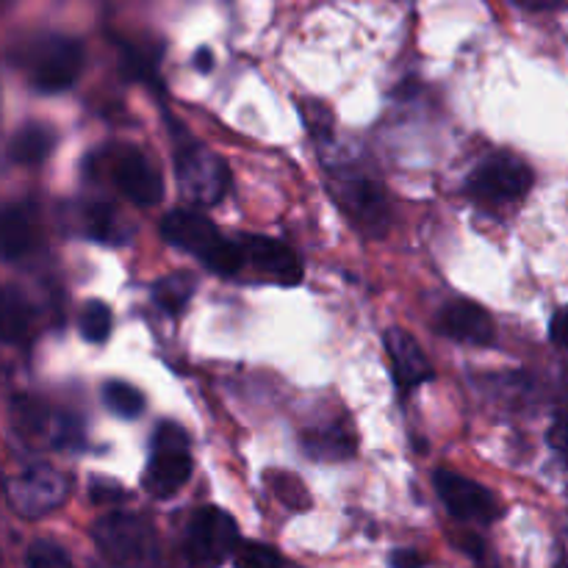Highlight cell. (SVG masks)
Wrapping results in <instances>:
<instances>
[{"instance_id":"obj_6","label":"cell","mask_w":568,"mask_h":568,"mask_svg":"<svg viewBox=\"0 0 568 568\" xmlns=\"http://www.w3.org/2000/svg\"><path fill=\"white\" fill-rule=\"evenodd\" d=\"M175 175L183 197L194 205H216L227 189V170L220 155L203 144H186L175 153Z\"/></svg>"},{"instance_id":"obj_13","label":"cell","mask_w":568,"mask_h":568,"mask_svg":"<svg viewBox=\"0 0 568 568\" xmlns=\"http://www.w3.org/2000/svg\"><path fill=\"white\" fill-rule=\"evenodd\" d=\"M386 349L392 355V366H394V381H397L399 388H416L422 383L433 381L436 372H433V364L427 361L425 349L422 344L416 342L410 333L394 331L386 333Z\"/></svg>"},{"instance_id":"obj_3","label":"cell","mask_w":568,"mask_h":568,"mask_svg":"<svg viewBox=\"0 0 568 568\" xmlns=\"http://www.w3.org/2000/svg\"><path fill=\"white\" fill-rule=\"evenodd\" d=\"M189 477H192V453H189L186 430L175 422H164L153 436L144 488L153 497L166 499L181 491Z\"/></svg>"},{"instance_id":"obj_15","label":"cell","mask_w":568,"mask_h":568,"mask_svg":"<svg viewBox=\"0 0 568 568\" xmlns=\"http://www.w3.org/2000/svg\"><path fill=\"white\" fill-rule=\"evenodd\" d=\"M33 247V222L22 205L0 209V255L6 261H17Z\"/></svg>"},{"instance_id":"obj_1","label":"cell","mask_w":568,"mask_h":568,"mask_svg":"<svg viewBox=\"0 0 568 568\" xmlns=\"http://www.w3.org/2000/svg\"><path fill=\"white\" fill-rule=\"evenodd\" d=\"M161 236L172 247L183 250L189 255H197L209 270L216 275H236L244 264V253L239 244L220 236L214 222L192 209H175L161 222Z\"/></svg>"},{"instance_id":"obj_14","label":"cell","mask_w":568,"mask_h":568,"mask_svg":"<svg viewBox=\"0 0 568 568\" xmlns=\"http://www.w3.org/2000/svg\"><path fill=\"white\" fill-rule=\"evenodd\" d=\"M344 209L355 216L358 222H364L372 233H383L388 225V205L386 194L377 183L372 181H344L342 192H338Z\"/></svg>"},{"instance_id":"obj_5","label":"cell","mask_w":568,"mask_h":568,"mask_svg":"<svg viewBox=\"0 0 568 568\" xmlns=\"http://www.w3.org/2000/svg\"><path fill=\"white\" fill-rule=\"evenodd\" d=\"M83 64V48L70 37H44L28 55L31 83L42 94L67 92L75 83Z\"/></svg>"},{"instance_id":"obj_27","label":"cell","mask_w":568,"mask_h":568,"mask_svg":"<svg viewBox=\"0 0 568 568\" xmlns=\"http://www.w3.org/2000/svg\"><path fill=\"white\" fill-rule=\"evenodd\" d=\"M392 568H425V558L416 549H399L392 555Z\"/></svg>"},{"instance_id":"obj_9","label":"cell","mask_w":568,"mask_h":568,"mask_svg":"<svg viewBox=\"0 0 568 568\" xmlns=\"http://www.w3.org/2000/svg\"><path fill=\"white\" fill-rule=\"evenodd\" d=\"M9 499L17 514L26 519H39L64 505L67 480L50 466H31L14 477L9 486Z\"/></svg>"},{"instance_id":"obj_22","label":"cell","mask_w":568,"mask_h":568,"mask_svg":"<svg viewBox=\"0 0 568 568\" xmlns=\"http://www.w3.org/2000/svg\"><path fill=\"white\" fill-rule=\"evenodd\" d=\"M233 560H236L239 568H283L286 560L275 552L266 544H253L244 541L233 549Z\"/></svg>"},{"instance_id":"obj_25","label":"cell","mask_w":568,"mask_h":568,"mask_svg":"<svg viewBox=\"0 0 568 568\" xmlns=\"http://www.w3.org/2000/svg\"><path fill=\"white\" fill-rule=\"evenodd\" d=\"M28 568H72L70 558L53 541H37L28 552Z\"/></svg>"},{"instance_id":"obj_30","label":"cell","mask_w":568,"mask_h":568,"mask_svg":"<svg viewBox=\"0 0 568 568\" xmlns=\"http://www.w3.org/2000/svg\"><path fill=\"white\" fill-rule=\"evenodd\" d=\"M194 67H197L200 72H209L211 67H214V55H211L209 48H200L197 53H194Z\"/></svg>"},{"instance_id":"obj_12","label":"cell","mask_w":568,"mask_h":568,"mask_svg":"<svg viewBox=\"0 0 568 568\" xmlns=\"http://www.w3.org/2000/svg\"><path fill=\"white\" fill-rule=\"evenodd\" d=\"M438 325L447 333L449 338L460 344H475V347H483V344L494 342V320L483 305L471 303V300H455L438 316Z\"/></svg>"},{"instance_id":"obj_16","label":"cell","mask_w":568,"mask_h":568,"mask_svg":"<svg viewBox=\"0 0 568 568\" xmlns=\"http://www.w3.org/2000/svg\"><path fill=\"white\" fill-rule=\"evenodd\" d=\"M31 331V305L14 288H0V342L20 344Z\"/></svg>"},{"instance_id":"obj_32","label":"cell","mask_w":568,"mask_h":568,"mask_svg":"<svg viewBox=\"0 0 568 568\" xmlns=\"http://www.w3.org/2000/svg\"><path fill=\"white\" fill-rule=\"evenodd\" d=\"M283 568H297V566H288V564H286V566H283Z\"/></svg>"},{"instance_id":"obj_20","label":"cell","mask_w":568,"mask_h":568,"mask_svg":"<svg viewBox=\"0 0 568 568\" xmlns=\"http://www.w3.org/2000/svg\"><path fill=\"white\" fill-rule=\"evenodd\" d=\"M103 403L120 419H136L144 410V397L136 386L125 381H109L103 386Z\"/></svg>"},{"instance_id":"obj_21","label":"cell","mask_w":568,"mask_h":568,"mask_svg":"<svg viewBox=\"0 0 568 568\" xmlns=\"http://www.w3.org/2000/svg\"><path fill=\"white\" fill-rule=\"evenodd\" d=\"M78 327H81L83 342L89 344H103L105 338L111 336V327H114V316H111V308L100 300H89L83 305L81 316H78Z\"/></svg>"},{"instance_id":"obj_29","label":"cell","mask_w":568,"mask_h":568,"mask_svg":"<svg viewBox=\"0 0 568 568\" xmlns=\"http://www.w3.org/2000/svg\"><path fill=\"white\" fill-rule=\"evenodd\" d=\"M514 3L527 11H555L564 6V0H514Z\"/></svg>"},{"instance_id":"obj_18","label":"cell","mask_w":568,"mask_h":568,"mask_svg":"<svg viewBox=\"0 0 568 568\" xmlns=\"http://www.w3.org/2000/svg\"><path fill=\"white\" fill-rule=\"evenodd\" d=\"M53 131H50L48 125L31 122V125L20 128L17 136L11 139V159H14L17 164H39V161H44L53 153Z\"/></svg>"},{"instance_id":"obj_2","label":"cell","mask_w":568,"mask_h":568,"mask_svg":"<svg viewBox=\"0 0 568 568\" xmlns=\"http://www.w3.org/2000/svg\"><path fill=\"white\" fill-rule=\"evenodd\" d=\"M94 541L114 568H155L159 544L153 527L133 514H109L94 525Z\"/></svg>"},{"instance_id":"obj_31","label":"cell","mask_w":568,"mask_h":568,"mask_svg":"<svg viewBox=\"0 0 568 568\" xmlns=\"http://www.w3.org/2000/svg\"><path fill=\"white\" fill-rule=\"evenodd\" d=\"M552 447L558 449V453H564L566 442H564V419L555 422V430H552Z\"/></svg>"},{"instance_id":"obj_23","label":"cell","mask_w":568,"mask_h":568,"mask_svg":"<svg viewBox=\"0 0 568 568\" xmlns=\"http://www.w3.org/2000/svg\"><path fill=\"white\" fill-rule=\"evenodd\" d=\"M89 233L100 242L120 244L125 239V231L120 225V216H116L114 209L109 205H94L92 214H89Z\"/></svg>"},{"instance_id":"obj_8","label":"cell","mask_w":568,"mask_h":568,"mask_svg":"<svg viewBox=\"0 0 568 568\" xmlns=\"http://www.w3.org/2000/svg\"><path fill=\"white\" fill-rule=\"evenodd\" d=\"M433 483H436L438 497L455 519L477 521V525H491L494 519H499L497 499L480 483L449 469H438L433 475Z\"/></svg>"},{"instance_id":"obj_24","label":"cell","mask_w":568,"mask_h":568,"mask_svg":"<svg viewBox=\"0 0 568 568\" xmlns=\"http://www.w3.org/2000/svg\"><path fill=\"white\" fill-rule=\"evenodd\" d=\"M272 488L281 497L283 505H288L292 510H305L311 505L308 491H305V483H300L297 477L281 471V475H272Z\"/></svg>"},{"instance_id":"obj_10","label":"cell","mask_w":568,"mask_h":568,"mask_svg":"<svg viewBox=\"0 0 568 568\" xmlns=\"http://www.w3.org/2000/svg\"><path fill=\"white\" fill-rule=\"evenodd\" d=\"M239 247H242L244 261H250L270 281L281 283V286H297L303 281V264L288 244L266 236H244Z\"/></svg>"},{"instance_id":"obj_11","label":"cell","mask_w":568,"mask_h":568,"mask_svg":"<svg viewBox=\"0 0 568 568\" xmlns=\"http://www.w3.org/2000/svg\"><path fill=\"white\" fill-rule=\"evenodd\" d=\"M114 181L120 192L136 205H155L164 197V181H161L159 170L136 150H131V153L116 161Z\"/></svg>"},{"instance_id":"obj_7","label":"cell","mask_w":568,"mask_h":568,"mask_svg":"<svg viewBox=\"0 0 568 568\" xmlns=\"http://www.w3.org/2000/svg\"><path fill=\"white\" fill-rule=\"evenodd\" d=\"M532 170L516 155H491L483 161L469 178V192L475 197L494 200V203H508L519 200L530 192Z\"/></svg>"},{"instance_id":"obj_28","label":"cell","mask_w":568,"mask_h":568,"mask_svg":"<svg viewBox=\"0 0 568 568\" xmlns=\"http://www.w3.org/2000/svg\"><path fill=\"white\" fill-rule=\"evenodd\" d=\"M549 336H552V342L558 344V347H564L566 344V311L558 308L552 314V322H549Z\"/></svg>"},{"instance_id":"obj_4","label":"cell","mask_w":568,"mask_h":568,"mask_svg":"<svg viewBox=\"0 0 568 568\" xmlns=\"http://www.w3.org/2000/svg\"><path fill=\"white\" fill-rule=\"evenodd\" d=\"M239 547V527L225 510L203 508L189 521L183 558L189 568H216Z\"/></svg>"},{"instance_id":"obj_17","label":"cell","mask_w":568,"mask_h":568,"mask_svg":"<svg viewBox=\"0 0 568 568\" xmlns=\"http://www.w3.org/2000/svg\"><path fill=\"white\" fill-rule=\"evenodd\" d=\"M303 447L316 460H344L355 453V438L353 433H347V427L333 425L308 433L303 438Z\"/></svg>"},{"instance_id":"obj_19","label":"cell","mask_w":568,"mask_h":568,"mask_svg":"<svg viewBox=\"0 0 568 568\" xmlns=\"http://www.w3.org/2000/svg\"><path fill=\"white\" fill-rule=\"evenodd\" d=\"M194 288H197L194 275H189V272H172V275H164L153 286V303L164 314H181L189 305V300L194 297Z\"/></svg>"},{"instance_id":"obj_26","label":"cell","mask_w":568,"mask_h":568,"mask_svg":"<svg viewBox=\"0 0 568 568\" xmlns=\"http://www.w3.org/2000/svg\"><path fill=\"white\" fill-rule=\"evenodd\" d=\"M92 499L94 503H103V505H111V503H122L125 499V491H122L120 486H114V483H103L94 477L92 480Z\"/></svg>"}]
</instances>
